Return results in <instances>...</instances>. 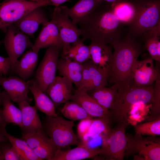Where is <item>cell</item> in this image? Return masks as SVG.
I'll list each match as a JSON object with an SVG mask.
<instances>
[{"label": "cell", "instance_id": "obj_1", "mask_svg": "<svg viewBox=\"0 0 160 160\" xmlns=\"http://www.w3.org/2000/svg\"><path fill=\"white\" fill-rule=\"evenodd\" d=\"M99 4L79 23L82 39L112 47L125 35L126 25L116 18L111 5L110 7H99Z\"/></svg>", "mask_w": 160, "mask_h": 160}, {"label": "cell", "instance_id": "obj_2", "mask_svg": "<svg viewBox=\"0 0 160 160\" xmlns=\"http://www.w3.org/2000/svg\"><path fill=\"white\" fill-rule=\"evenodd\" d=\"M112 47L114 51L108 81L115 84L118 91H124L133 84L132 68L143 48L136 39L127 34Z\"/></svg>", "mask_w": 160, "mask_h": 160}, {"label": "cell", "instance_id": "obj_3", "mask_svg": "<svg viewBox=\"0 0 160 160\" xmlns=\"http://www.w3.org/2000/svg\"><path fill=\"white\" fill-rule=\"evenodd\" d=\"M153 87L152 85L139 87L132 84L124 91L117 92L110 110L112 122L116 124L128 122V113L135 104L142 103L151 104L153 98Z\"/></svg>", "mask_w": 160, "mask_h": 160}, {"label": "cell", "instance_id": "obj_4", "mask_svg": "<svg viewBox=\"0 0 160 160\" xmlns=\"http://www.w3.org/2000/svg\"><path fill=\"white\" fill-rule=\"evenodd\" d=\"M135 5V15L127 26V34L136 39L147 31L160 29L159 0H140Z\"/></svg>", "mask_w": 160, "mask_h": 160}, {"label": "cell", "instance_id": "obj_5", "mask_svg": "<svg viewBox=\"0 0 160 160\" xmlns=\"http://www.w3.org/2000/svg\"><path fill=\"white\" fill-rule=\"evenodd\" d=\"M74 125V121L66 120L57 115H46L42 126L44 133L52 140L58 149H62L79 145L80 140L73 129Z\"/></svg>", "mask_w": 160, "mask_h": 160}, {"label": "cell", "instance_id": "obj_6", "mask_svg": "<svg viewBox=\"0 0 160 160\" xmlns=\"http://www.w3.org/2000/svg\"><path fill=\"white\" fill-rule=\"evenodd\" d=\"M125 156L134 160H160V138L156 136L144 137L140 134L127 135Z\"/></svg>", "mask_w": 160, "mask_h": 160}, {"label": "cell", "instance_id": "obj_7", "mask_svg": "<svg viewBox=\"0 0 160 160\" xmlns=\"http://www.w3.org/2000/svg\"><path fill=\"white\" fill-rule=\"evenodd\" d=\"M52 5L50 2H36L27 0H5L0 3V30L8 28L33 9Z\"/></svg>", "mask_w": 160, "mask_h": 160}, {"label": "cell", "instance_id": "obj_8", "mask_svg": "<svg viewBox=\"0 0 160 160\" xmlns=\"http://www.w3.org/2000/svg\"><path fill=\"white\" fill-rule=\"evenodd\" d=\"M128 122L116 124L103 137L101 155L108 160H123L127 143L126 132Z\"/></svg>", "mask_w": 160, "mask_h": 160}, {"label": "cell", "instance_id": "obj_9", "mask_svg": "<svg viewBox=\"0 0 160 160\" xmlns=\"http://www.w3.org/2000/svg\"><path fill=\"white\" fill-rule=\"evenodd\" d=\"M60 50L50 47L46 50L36 72L35 79L40 89L46 94L47 89L56 76Z\"/></svg>", "mask_w": 160, "mask_h": 160}, {"label": "cell", "instance_id": "obj_10", "mask_svg": "<svg viewBox=\"0 0 160 160\" xmlns=\"http://www.w3.org/2000/svg\"><path fill=\"white\" fill-rule=\"evenodd\" d=\"M3 42L12 64L11 73H13L15 64L18 58L28 47L33 44L28 36L21 32L13 24L9 26L5 33Z\"/></svg>", "mask_w": 160, "mask_h": 160}, {"label": "cell", "instance_id": "obj_11", "mask_svg": "<svg viewBox=\"0 0 160 160\" xmlns=\"http://www.w3.org/2000/svg\"><path fill=\"white\" fill-rule=\"evenodd\" d=\"M52 19L58 28L63 44L61 54V57L63 58L71 44L80 39V36L82 34V31L76 24L69 19L68 17L63 14L59 6L55 8Z\"/></svg>", "mask_w": 160, "mask_h": 160}, {"label": "cell", "instance_id": "obj_12", "mask_svg": "<svg viewBox=\"0 0 160 160\" xmlns=\"http://www.w3.org/2000/svg\"><path fill=\"white\" fill-rule=\"evenodd\" d=\"M21 138L26 142L41 160H52L55 152L58 149L54 141L43 130L22 135Z\"/></svg>", "mask_w": 160, "mask_h": 160}, {"label": "cell", "instance_id": "obj_13", "mask_svg": "<svg viewBox=\"0 0 160 160\" xmlns=\"http://www.w3.org/2000/svg\"><path fill=\"white\" fill-rule=\"evenodd\" d=\"M82 64V81L76 90L87 92L97 88L106 86L108 75L105 71L94 65L90 58Z\"/></svg>", "mask_w": 160, "mask_h": 160}, {"label": "cell", "instance_id": "obj_14", "mask_svg": "<svg viewBox=\"0 0 160 160\" xmlns=\"http://www.w3.org/2000/svg\"><path fill=\"white\" fill-rule=\"evenodd\" d=\"M159 63L157 61V65L155 67L151 58L136 60L132 70L133 84L139 87L151 85L157 78Z\"/></svg>", "mask_w": 160, "mask_h": 160}, {"label": "cell", "instance_id": "obj_15", "mask_svg": "<svg viewBox=\"0 0 160 160\" xmlns=\"http://www.w3.org/2000/svg\"><path fill=\"white\" fill-rule=\"evenodd\" d=\"M50 47H55L60 50H62L63 47L58 29L52 19L43 25L31 49L39 52L41 49Z\"/></svg>", "mask_w": 160, "mask_h": 160}, {"label": "cell", "instance_id": "obj_16", "mask_svg": "<svg viewBox=\"0 0 160 160\" xmlns=\"http://www.w3.org/2000/svg\"><path fill=\"white\" fill-rule=\"evenodd\" d=\"M0 85L10 96L12 101L18 103L24 101L30 103L32 99L28 95L27 82L19 77L0 76Z\"/></svg>", "mask_w": 160, "mask_h": 160}, {"label": "cell", "instance_id": "obj_17", "mask_svg": "<svg viewBox=\"0 0 160 160\" xmlns=\"http://www.w3.org/2000/svg\"><path fill=\"white\" fill-rule=\"evenodd\" d=\"M49 21L41 7L36 8L25 15L13 25L21 32L31 37L40 24L43 25Z\"/></svg>", "mask_w": 160, "mask_h": 160}, {"label": "cell", "instance_id": "obj_18", "mask_svg": "<svg viewBox=\"0 0 160 160\" xmlns=\"http://www.w3.org/2000/svg\"><path fill=\"white\" fill-rule=\"evenodd\" d=\"M73 84L67 78L56 76L48 87L46 94L48 95L55 106H58L70 100L73 90Z\"/></svg>", "mask_w": 160, "mask_h": 160}, {"label": "cell", "instance_id": "obj_19", "mask_svg": "<svg viewBox=\"0 0 160 160\" xmlns=\"http://www.w3.org/2000/svg\"><path fill=\"white\" fill-rule=\"evenodd\" d=\"M70 100L79 103L90 116L93 118L108 119L112 122L111 111L101 106L87 92L76 90L71 96Z\"/></svg>", "mask_w": 160, "mask_h": 160}, {"label": "cell", "instance_id": "obj_20", "mask_svg": "<svg viewBox=\"0 0 160 160\" xmlns=\"http://www.w3.org/2000/svg\"><path fill=\"white\" fill-rule=\"evenodd\" d=\"M22 113V135L34 133L43 131V126L35 106L24 101L18 103Z\"/></svg>", "mask_w": 160, "mask_h": 160}, {"label": "cell", "instance_id": "obj_21", "mask_svg": "<svg viewBox=\"0 0 160 160\" xmlns=\"http://www.w3.org/2000/svg\"><path fill=\"white\" fill-rule=\"evenodd\" d=\"M89 47L90 59L92 62L104 70L108 75L113 57L111 46L102 43L92 41Z\"/></svg>", "mask_w": 160, "mask_h": 160}, {"label": "cell", "instance_id": "obj_22", "mask_svg": "<svg viewBox=\"0 0 160 160\" xmlns=\"http://www.w3.org/2000/svg\"><path fill=\"white\" fill-rule=\"evenodd\" d=\"M27 82L29 90L33 95L35 101L34 106L36 110L47 116H57L58 114L56 112L54 103L40 89L35 79L28 80Z\"/></svg>", "mask_w": 160, "mask_h": 160}, {"label": "cell", "instance_id": "obj_23", "mask_svg": "<svg viewBox=\"0 0 160 160\" xmlns=\"http://www.w3.org/2000/svg\"><path fill=\"white\" fill-rule=\"evenodd\" d=\"M101 2L98 0H79L71 8L60 7L63 14L71 18L72 21L79 23Z\"/></svg>", "mask_w": 160, "mask_h": 160}, {"label": "cell", "instance_id": "obj_24", "mask_svg": "<svg viewBox=\"0 0 160 160\" xmlns=\"http://www.w3.org/2000/svg\"><path fill=\"white\" fill-rule=\"evenodd\" d=\"M38 60V52L31 49L27 51L14 65L13 73H15L19 77L26 80L32 75Z\"/></svg>", "mask_w": 160, "mask_h": 160}, {"label": "cell", "instance_id": "obj_25", "mask_svg": "<svg viewBox=\"0 0 160 160\" xmlns=\"http://www.w3.org/2000/svg\"><path fill=\"white\" fill-rule=\"evenodd\" d=\"M57 70L62 76L70 80L77 89L79 87L82 79V64L69 59L61 57L58 60Z\"/></svg>", "mask_w": 160, "mask_h": 160}, {"label": "cell", "instance_id": "obj_26", "mask_svg": "<svg viewBox=\"0 0 160 160\" xmlns=\"http://www.w3.org/2000/svg\"><path fill=\"white\" fill-rule=\"evenodd\" d=\"M102 153L101 148L91 149L83 146H77L76 148L67 150H57L52 160H81L92 158Z\"/></svg>", "mask_w": 160, "mask_h": 160}, {"label": "cell", "instance_id": "obj_27", "mask_svg": "<svg viewBox=\"0 0 160 160\" xmlns=\"http://www.w3.org/2000/svg\"><path fill=\"white\" fill-rule=\"evenodd\" d=\"M0 98L2 114L6 122L15 124L21 128L22 117L20 109L14 105L10 96L5 90L1 92Z\"/></svg>", "mask_w": 160, "mask_h": 160}, {"label": "cell", "instance_id": "obj_28", "mask_svg": "<svg viewBox=\"0 0 160 160\" xmlns=\"http://www.w3.org/2000/svg\"><path fill=\"white\" fill-rule=\"evenodd\" d=\"M117 90V86L113 84L110 87H101L87 92L103 108L110 110L115 100Z\"/></svg>", "mask_w": 160, "mask_h": 160}, {"label": "cell", "instance_id": "obj_29", "mask_svg": "<svg viewBox=\"0 0 160 160\" xmlns=\"http://www.w3.org/2000/svg\"><path fill=\"white\" fill-rule=\"evenodd\" d=\"M5 128L0 126V133L7 138L15 148L22 160H41L25 141L10 135L7 132Z\"/></svg>", "mask_w": 160, "mask_h": 160}, {"label": "cell", "instance_id": "obj_30", "mask_svg": "<svg viewBox=\"0 0 160 160\" xmlns=\"http://www.w3.org/2000/svg\"><path fill=\"white\" fill-rule=\"evenodd\" d=\"M160 29L152 30L143 34L140 37L144 43V47L151 58L160 62Z\"/></svg>", "mask_w": 160, "mask_h": 160}, {"label": "cell", "instance_id": "obj_31", "mask_svg": "<svg viewBox=\"0 0 160 160\" xmlns=\"http://www.w3.org/2000/svg\"><path fill=\"white\" fill-rule=\"evenodd\" d=\"M112 7L116 18L126 26L130 24L133 21L136 12L135 4L120 1Z\"/></svg>", "mask_w": 160, "mask_h": 160}, {"label": "cell", "instance_id": "obj_32", "mask_svg": "<svg viewBox=\"0 0 160 160\" xmlns=\"http://www.w3.org/2000/svg\"><path fill=\"white\" fill-rule=\"evenodd\" d=\"M82 39L70 46L65 55L63 58L70 59L82 64L90 58L89 46L85 45Z\"/></svg>", "mask_w": 160, "mask_h": 160}, {"label": "cell", "instance_id": "obj_33", "mask_svg": "<svg viewBox=\"0 0 160 160\" xmlns=\"http://www.w3.org/2000/svg\"><path fill=\"white\" fill-rule=\"evenodd\" d=\"M60 111L65 117L73 121L93 118L80 104L72 100H69L65 102Z\"/></svg>", "mask_w": 160, "mask_h": 160}, {"label": "cell", "instance_id": "obj_34", "mask_svg": "<svg viewBox=\"0 0 160 160\" xmlns=\"http://www.w3.org/2000/svg\"><path fill=\"white\" fill-rule=\"evenodd\" d=\"M112 123L107 119L100 118L93 119L89 130L83 137L80 144L83 143L90 138L107 134L111 128Z\"/></svg>", "mask_w": 160, "mask_h": 160}, {"label": "cell", "instance_id": "obj_35", "mask_svg": "<svg viewBox=\"0 0 160 160\" xmlns=\"http://www.w3.org/2000/svg\"><path fill=\"white\" fill-rule=\"evenodd\" d=\"M136 133L142 135L156 136L160 135V117L153 120L139 124L134 126Z\"/></svg>", "mask_w": 160, "mask_h": 160}, {"label": "cell", "instance_id": "obj_36", "mask_svg": "<svg viewBox=\"0 0 160 160\" xmlns=\"http://www.w3.org/2000/svg\"><path fill=\"white\" fill-rule=\"evenodd\" d=\"M153 87V100L150 107L149 118L152 120L160 117V73L158 72V76Z\"/></svg>", "mask_w": 160, "mask_h": 160}, {"label": "cell", "instance_id": "obj_37", "mask_svg": "<svg viewBox=\"0 0 160 160\" xmlns=\"http://www.w3.org/2000/svg\"><path fill=\"white\" fill-rule=\"evenodd\" d=\"M7 141L0 144L3 160H22L15 148Z\"/></svg>", "mask_w": 160, "mask_h": 160}, {"label": "cell", "instance_id": "obj_38", "mask_svg": "<svg viewBox=\"0 0 160 160\" xmlns=\"http://www.w3.org/2000/svg\"><path fill=\"white\" fill-rule=\"evenodd\" d=\"M92 119H86L80 120L77 127L78 136L80 141L89 130Z\"/></svg>", "mask_w": 160, "mask_h": 160}, {"label": "cell", "instance_id": "obj_39", "mask_svg": "<svg viewBox=\"0 0 160 160\" xmlns=\"http://www.w3.org/2000/svg\"><path fill=\"white\" fill-rule=\"evenodd\" d=\"M12 68V62L9 57L0 55V73L6 76L11 72Z\"/></svg>", "mask_w": 160, "mask_h": 160}, {"label": "cell", "instance_id": "obj_40", "mask_svg": "<svg viewBox=\"0 0 160 160\" xmlns=\"http://www.w3.org/2000/svg\"><path fill=\"white\" fill-rule=\"evenodd\" d=\"M52 3V5L55 6V7L59 6L66 2L70 0H49Z\"/></svg>", "mask_w": 160, "mask_h": 160}, {"label": "cell", "instance_id": "obj_41", "mask_svg": "<svg viewBox=\"0 0 160 160\" xmlns=\"http://www.w3.org/2000/svg\"><path fill=\"white\" fill-rule=\"evenodd\" d=\"M7 124L4 118L2 113V109L0 108V126L5 127Z\"/></svg>", "mask_w": 160, "mask_h": 160}, {"label": "cell", "instance_id": "obj_42", "mask_svg": "<svg viewBox=\"0 0 160 160\" xmlns=\"http://www.w3.org/2000/svg\"><path fill=\"white\" fill-rule=\"evenodd\" d=\"M99 1H105L107 2L112 3L111 4L112 7L114 6L116 4L121 1V0H98Z\"/></svg>", "mask_w": 160, "mask_h": 160}, {"label": "cell", "instance_id": "obj_43", "mask_svg": "<svg viewBox=\"0 0 160 160\" xmlns=\"http://www.w3.org/2000/svg\"><path fill=\"white\" fill-rule=\"evenodd\" d=\"M8 140L7 138L2 134L0 133V144Z\"/></svg>", "mask_w": 160, "mask_h": 160}, {"label": "cell", "instance_id": "obj_44", "mask_svg": "<svg viewBox=\"0 0 160 160\" xmlns=\"http://www.w3.org/2000/svg\"><path fill=\"white\" fill-rule=\"evenodd\" d=\"M30 1L36 2H50V1L49 0H27Z\"/></svg>", "mask_w": 160, "mask_h": 160}, {"label": "cell", "instance_id": "obj_45", "mask_svg": "<svg viewBox=\"0 0 160 160\" xmlns=\"http://www.w3.org/2000/svg\"><path fill=\"white\" fill-rule=\"evenodd\" d=\"M3 158L2 155V152L1 150V148L0 145V160H3Z\"/></svg>", "mask_w": 160, "mask_h": 160}, {"label": "cell", "instance_id": "obj_46", "mask_svg": "<svg viewBox=\"0 0 160 160\" xmlns=\"http://www.w3.org/2000/svg\"><path fill=\"white\" fill-rule=\"evenodd\" d=\"M0 93H1V92L0 91ZM0 105H1V101H0Z\"/></svg>", "mask_w": 160, "mask_h": 160}, {"label": "cell", "instance_id": "obj_47", "mask_svg": "<svg viewBox=\"0 0 160 160\" xmlns=\"http://www.w3.org/2000/svg\"><path fill=\"white\" fill-rule=\"evenodd\" d=\"M1 42L0 41V45L1 44Z\"/></svg>", "mask_w": 160, "mask_h": 160}]
</instances>
